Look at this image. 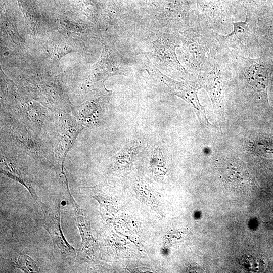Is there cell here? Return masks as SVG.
Returning <instances> with one entry per match:
<instances>
[{"instance_id":"3957f363","label":"cell","mask_w":273,"mask_h":273,"mask_svg":"<svg viewBox=\"0 0 273 273\" xmlns=\"http://www.w3.org/2000/svg\"><path fill=\"white\" fill-rule=\"evenodd\" d=\"M39 204L44 214V218L42 221L43 227L48 231L54 243L64 257L70 260H73L75 258L76 252L66 240L61 230L59 204L53 207L47 206L41 202Z\"/></svg>"},{"instance_id":"277c9868","label":"cell","mask_w":273,"mask_h":273,"mask_svg":"<svg viewBox=\"0 0 273 273\" xmlns=\"http://www.w3.org/2000/svg\"><path fill=\"white\" fill-rule=\"evenodd\" d=\"M153 69L157 76L169 87L172 93L189 103L197 114L200 123L204 126H211L204 107L200 104L198 98V87L189 83L179 82L172 79L162 74L154 66Z\"/></svg>"},{"instance_id":"52a82bcc","label":"cell","mask_w":273,"mask_h":273,"mask_svg":"<svg viewBox=\"0 0 273 273\" xmlns=\"http://www.w3.org/2000/svg\"><path fill=\"white\" fill-rule=\"evenodd\" d=\"M67 190L71 203L74 210L76 223L81 238L80 253L83 255H85L88 253L89 249L93 245V239L90 235L88 224L85 212L74 200L73 197L70 194L68 187Z\"/></svg>"},{"instance_id":"6da1fadb","label":"cell","mask_w":273,"mask_h":273,"mask_svg":"<svg viewBox=\"0 0 273 273\" xmlns=\"http://www.w3.org/2000/svg\"><path fill=\"white\" fill-rule=\"evenodd\" d=\"M148 34L147 53L148 57L152 59L154 64L187 73L175 52L176 48L179 46V34L152 29L149 30Z\"/></svg>"},{"instance_id":"7a4b0ae2","label":"cell","mask_w":273,"mask_h":273,"mask_svg":"<svg viewBox=\"0 0 273 273\" xmlns=\"http://www.w3.org/2000/svg\"><path fill=\"white\" fill-rule=\"evenodd\" d=\"M241 63L246 84L263 105L269 106L268 89L273 65L268 64L263 58H243Z\"/></svg>"},{"instance_id":"30bf717a","label":"cell","mask_w":273,"mask_h":273,"mask_svg":"<svg viewBox=\"0 0 273 273\" xmlns=\"http://www.w3.org/2000/svg\"><path fill=\"white\" fill-rule=\"evenodd\" d=\"M17 266L25 272H37L38 269L35 262L28 255L21 254L17 260Z\"/></svg>"},{"instance_id":"8fae6325","label":"cell","mask_w":273,"mask_h":273,"mask_svg":"<svg viewBox=\"0 0 273 273\" xmlns=\"http://www.w3.org/2000/svg\"><path fill=\"white\" fill-rule=\"evenodd\" d=\"M71 49L66 45L54 46L50 50V54L54 57L56 59H60L64 55L67 54Z\"/></svg>"},{"instance_id":"5b68a950","label":"cell","mask_w":273,"mask_h":273,"mask_svg":"<svg viewBox=\"0 0 273 273\" xmlns=\"http://www.w3.org/2000/svg\"><path fill=\"white\" fill-rule=\"evenodd\" d=\"M185 57L191 66L200 69L206 62L208 47L203 35L196 28L179 32Z\"/></svg>"},{"instance_id":"ba28073f","label":"cell","mask_w":273,"mask_h":273,"mask_svg":"<svg viewBox=\"0 0 273 273\" xmlns=\"http://www.w3.org/2000/svg\"><path fill=\"white\" fill-rule=\"evenodd\" d=\"M232 31L220 37L222 41L231 45H246V42L251 38V29L249 23L245 21L233 22Z\"/></svg>"},{"instance_id":"9c48e42d","label":"cell","mask_w":273,"mask_h":273,"mask_svg":"<svg viewBox=\"0 0 273 273\" xmlns=\"http://www.w3.org/2000/svg\"><path fill=\"white\" fill-rule=\"evenodd\" d=\"M249 149L255 154L266 157H273V139L261 137L249 143Z\"/></svg>"},{"instance_id":"8992f818","label":"cell","mask_w":273,"mask_h":273,"mask_svg":"<svg viewBox=\"0 0 273 273\" xmlns=\"http://www.w3.org/2000/svg\"><path fill=\"white\" fill-rule=\"evenodd\" d=\"M201 86L208 93L215 111L222 112L223 107L224 87L222 76L216 64L207 67L201 76Z\"/></svg>"},{"instance_id":"7c38bea8","label":"cell","mask_w":273,"mask_h":273,"mask_svg":"<svg viewBox=\"0 0 273 273\" xmlns=\"http://www.w3.org/2000/svg\"><path fill=\"white\" fill-rule=\"evenodd\" d=\"M248 1H253V0H248Z\"/></svg>"}]
</instances>
